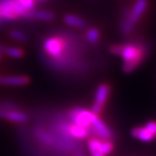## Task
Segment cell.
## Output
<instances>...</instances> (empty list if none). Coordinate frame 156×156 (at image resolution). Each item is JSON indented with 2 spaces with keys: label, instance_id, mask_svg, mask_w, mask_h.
<instances>
[{
  "label": "cell",
  "instance_id": "obj_13",
  "mask_svg": "<svg viewBox=\"0 0 156 156\" xmlns=\"http://www.w3.org/2000/svg\"><path fill=\"white\" fill-rule=\"evenodd\" d=\"M5 53L9 55V57L14 58H22L24 55V51L21 50L19 48H15V47H8L5 49Z\"/></svg>",
  "mask_w": 156,
  "mask_h": 156
},
{
  "label": "cell",
  "instance_id": "obj_2",
  "mask_svg": "<svg viewBox=\"0 0 156 156\" xmlns=\"http://www.w3.org/2000/svg\"><path fill=\"white\" fill-rule=\"evenodd\" d=\"M148 8V0H136L131 9L126 8L121 16L119 28L123 35H129L135 29Z\"/></svg>",
  "mask_w": 156,
  "mask_h": 156
},
{
  "label": "cell",
  "instance_id": "obj_15",
  "mask_svg": "<svg viewBox=\"0 0 156 156\" xmlns=\"http://www.w3.org/2000/svg\"><path fill=\"white\" fill-rule=\"evenodd\" d=\"M16 105L12 102H2L0 103V111L2 110H12L15 109Z\"/></svg>",
  "mask_w": 156,
  "mask_h": 156
},
{
  "label": "cell",
  "instance_id": "obj_1",
  "mask_svg": "<svg viewBox=\"0 0 156 156\" xmlns=\"http://www.w3.org/2000/svg\"><path fill=\"white\" fill-rule=\"evenodd\" d=\"M109 50L113 55H120L123 60L122 69L127 73L135 71L147 57V47L141 43L114 44Z\"/></svg>",
  "mask_w": 156,
  "mask_h": 156
},
{
  "label": "cell",
  "instance_id": "obj_16",
  "mask_svg": "<svg viewBox=\"0 0 156 156\" xmlns=\"http://www.w3.org/2000/svg\"><path fill=\"white\" fill-rule=\"evenodd\" d=\"M74 156H86V154L82 150H76V151L74 153Z\"/></svg>",
  "mask_w": 156,
  "mask_h": 156
},
{
  "label": "cell",
  "instance_id": "obj_8",
  "mask_svg": "<svg viewBox=\"0 0 156 156\" xmlns=\"http://www.w3.org/2000/svg\"><path fill=\"white\" fill-rule=\"evenodd\" d=\"M131 135L133 138H136L143 142H151L155 139V137L144 126L135 127L133 129H132Z\"/></svg>",
  "mask_w": 156,
  "mask_h": 156
},
{
  "label": "cell",
  "instance_id": "obj_19",
  "mask_svg": "<svg viewBox=\"0 0 156 156\" xmlns=\"http://www.w3.org/2000/svg\"><path fill=\"white\" fill-rule=\"evenodd\" d=\"M1 58H2V54H0V60H1Z\"/></svg>",
  "mask_w": 156,
  "mask_h": 156
},
{
  "label": "cell",
  "instance_id": "obj_4",
  "mask_svg": "<svg viewBox=\"0 0 156 156\" xmlns=\"http://www.w3.org/2000/svg\"><path fill=\"white\" fill-rule=\"evenodd\" d=\"M96 114L92 113L90 110H87L80 107H75L70 110L69 118L72 120V123L87 129L90 126L91 120Z\"/></svg>",
  "mask_w": 156,
  "mask_h": 156
},
{
  "label": "cell",
  "instance_id": "obj_7",
  "mask_svg": "<svg viewBox=\"0 0 156 156\" xmlns=\"http://www.w3.org/2000/svg\"><path fill=\"white\" fill-rule=\"evenodd\" d=\"M30 79L26 75L15 76H1L0 84L5 86H25L29 83Z\"/></svg>",
  "mask_w": 156,
  "mask_h": 156
},
{
  "label": "cell",
  "instance_id": "obj_11",
  "mask_svg": "<svg viewBox=\"0 0 156 156\" xmlns=\"http://www.w3.org/2000/svg\"><path fill=\"white\" fill-rule=\"evenodd\" d=\"M87 41L91 43L95 44L100 41V32L97 28H90L87 31V35H86Z\"/></svg>",
  "mask_w": 156,
  "mask_h": 156
},
{
  "label": "cell",
  "instance_id": "obj_3",
  "mask_svg": "<svg viewBox=\"0 0 156 156\" xmlns=\"http://www.w3.org/2000/svg\"><path fill=\"white\" fill-rule=\"evenodd\" d=\"M29 12L21 0H0V25L18 19H27Z\"/></svg>",
  "mask_w": 156,
  "mask_h": 156
},
{
  "label": "cell",
  "instance_id": "obj_14",
  "mask_svg": "<svg viewBox=\"0 0 156 156\" xmlns=\"http://www.w3.org/2000/svg\"><path fill=\"white\" fill-rule=\"evenodd\" d=\"M144 127L146 128L151 133V135L156 138V121L150 120V121H148L147 123L144 125Z\"/></svg>",
  "mask_w": 156,
  "mask_h": 156
},
{
  "label": "cell",
  "instance_id": "obj_17",
  "mask_svg": "<svg viewBox=\"0 0 156 156\" xmlns=\"http://www.w3.org/2000/svg\"><path fill=\"white\" fill-rule=\"evenodd\" d=\"M5 49H6V47L4 45H2V44H0V54L5 53Z\"/></svg>",
  "mask_w": 156,
  "mask_h": 156
},
{
  "label": "cell",
  "instance_id": "obj_5",
  "mask_svg": "<svg viewBox=\"0 0 156 156\" xmlns=\"http://www.w3.org/2000/svg\"><path fill=\"white\" fill-rule=\"evenodd\" d=\"M110 94V87L107 84H101L96 88L95 100L91 106V112L99 115L103 111V108L107 102V99Z\"/></svg>",
  "mask_w": 156,
  "mask_h": 156
},
{
  "label": "cell",
  "instance_id": "obj_9",
  "mask_svg": "<svg viewBox=\"0 0 156 156\" xmlns=\"http://www.w3.org/2000/svg\"><path fill=\"white\" fill-rule=\"evenodd\" d=\"M27 19H35L41 21H53L55 19V14L46 10H32L29 12Z\"/></svg>",
  "mask_w": 156,
  "mask_h": 156
},
{
  "label": "cell",
  "instance_id": "obj_6",
  "mask_svg": "<svg viewBox=\"0 0 156 156\" xmlns=\"http://www.w3.org/2000/svg\"><path fill=\"white\" fill-rule=\"evenodd\" d=\"M0 119H6L8 120L21 124L26 123L28 120V117L26 113L22 112V111H18L16 109L0 111Z\"/></svg>",
  "mask_w": 156,
  "mask_h": 156
},
{
  "label": "cell",
  "instance_id": "obj_10",
  "mask_svg": "<svg viewBox=\"0 0 156 156\" xmlns=\"http://www.w3.org/2000/svg\"><path fill=\"white\" fill-rule=\"evenodd\" d=\"M63 20L65 22V24L69 25L73 27H75V28H85L87 27V23L85 20H83L82 18L78 17V16L73 15V14L65 15Z\"/></svg>",
  "mask_w": 156,
  "mask_h": 156
},
{
  "label": "cell",
  "instance_id": "obj_12",
  "mask_svg": "<svg viewBox=\"0 0 156 156\" xmlns=\"http://www.w3.org/2000/svg\"><path fill=\"white\" fill-rule=\"evenodd\" d=\"M9 36L12 39L18 41H22V42H26L28 40V37L27 36V34L21 30H17V29H13L9 32Z\"/></svg>",
  "mask_w": 156,
  "mask_h": 156
},
{
  "label": "cell",
  "instance_id": "obj_18",
  "mask_svg": "<svg viewBox=\"0 0 156 156\" xmlns=\"http://www.w3.org/2000/svg\"><path fill=\"white\" fill-rule=\"evenodd\" d=\"M34 1H35V3H45L48 1V0H34Z\"/></svg>",
  "mask_w": 156,
  "mask_h": 156
}]
</instances>
